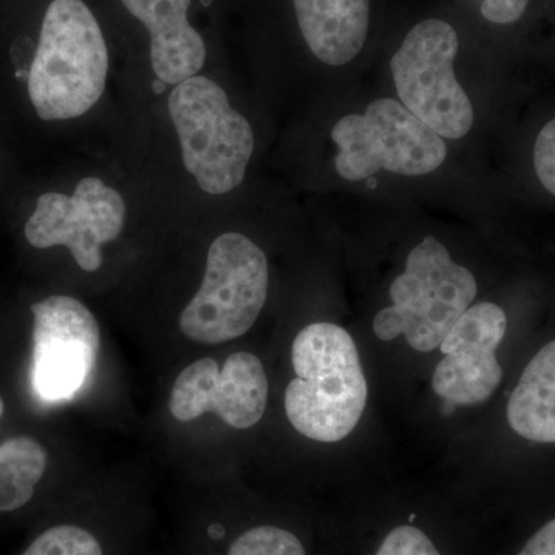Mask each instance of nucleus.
Returning a JSON list of instances; mask_svg holds the SVG:
<instances>
[{
	"label": "nucleus",
	"mask_w": 555,
	"mask_h": 555,
	"mask_svg": "<svg viewBox=\"0 0 555 555\" xmlns=\"http://www.w3.org/2000/svg\"><path fill=\"white\" fill-rule=\"evenodd\" d=\"M518 555H555V518L537 531Z\"/></svg>",
	"instance_id": "21"
},
{
	"label": "nucleus",
	"mask_w": 555,
	"mask_h": 555,
	"mask_svg": "<svg viewBox=\"0 0 555 555\" xmlns=\"http://www.w3.org/2000/svg\"><path fill=\"white\" fill-rule=\"evenodd\" d=\"M339 153L335 169L347 181H363L379 170L422 177L448 155L443 138L389 98L372 102L364 115H347L332 130Z\"/></svg>",
	"instance_id": "6"
},
{
	"label": "nucleus",
	"mask_w": 555,
	"mask_h": 555,
	"mask_svg": "<svg viewBox=\"0 0 555 555\" xmlns=\"http://www.w3.org/2000/svg\"><path fill=\"white\" fill-rule=\"evenodd\" d=\"M377 555H441L429 537L414 526H398L387 534Z\"/></svg>",
	"instance_id": "18"
},
{
	"label": "nucleus",
	"mask_w": 555,
	"mask_h": 555,
	"mask_svg": "<svg viewBox=\"0 0 555 555\" xmlns=\"http://www.w3.org/2000/svg\"><path fill=\"white\" fill-rule=\"evenodd\" d=\"M459 36L448 22L427 20L408 33L390 61L404 107L441 138L460 139L473 129L474 108L455 78Z\"/></svg>",
	"instance_id": "7"
},
{
	"label": "nucleus",
	"mask_w": 555,
	"mask_h": 555,
	"mask_svg": "<svg viewBox=\"0 0 555 555\" xmlns=\"http://www.w3.org/2000/svg\"><path fill=\"white\" fill-rule=\"evenodd\" d=\"M476 297L473 273L455 264L436 236H426L412 248L406 270L390 286L393 305L379 310L374 334L382 341L404 335L412 349L433 352Z\"/></svg>",
	"instance_id": "3"
},
{
	"label": "nucleus",
	"mask_w": 555,
	"mask_h": 555,
	"mask_svg": "<svg viewBox=\"0 0 555 555\" xmlns=\"http://www.w3.org/2000/svg\"><path fill=\"white\" fill-rule=\"evenodd\" d=\"M486 21L496 25L516 24L525 16L531 0H480Z\"/></svg>",
	"instance_id": "20"
},
{
	"label": "nucleus",
	"mask_w": 555,
	"mask_h": 555,
	"mask_svg": "<svg viewBox=\"0 0 555 555\" xmlns=\"http://www.w3.org/2000/svg\"><path fill=\"white\" fill-rule=\"evenodd\" d=\"M46 449L30 437H14L0 444V513H14L31 502L46 474Z\"/></svg>",
	"instance_id": "15"
},
{
	"label": "nucleus",
	"mask_w": 555,
	"mask_h": 555,
	"mask_svg": "<svg viewBox=\"0 0 555 555\" xmlns=\"http://www.w3.org/2000/svg\"><path fill=\"white\" fill-rule=\"evenodd\" d=\"M3 415V401L2 398H0V416Z\"/></svg>",
	"instance_id": "22"
},
{
	"label": "nucleus",
	"mask_w": 555,
	"mask_h": 555,
	"mask_svg": "<svg viewBox=\"0 0 555 555\" xmlns=\"http://www.w3.org/2000/svg\"><path fill=\"white\" fill-rule=\"evenodd\" d=\"M31 385L43 401L69 400L96 366L101 332L89 308L67 295L31 306Z\"/></svg>",
	"instance_id": "8"
},
{
	"label": "nucleus",
	"mask_w": 555,
	"mask_h": 555,
	"mask_svg": "<svg viewBox=\"0 0 555 555\" xmlns=\"http://www.w3.org/2000/svg\"><path fill=\"white\" fill-rule=\"evenodd\" d=\"M506 327V313L499 306H470L441 341L443 360L433 377L437 396L459 406L485 403L494 396L503 377L495 352Z\"/></svg>",
	"instance_id": "11"
},
{
	"label": "nucleus",
	"mask_w": 555,
	"mask_h": 555,
	"mask_svg": "<svg viewBox=\"0 0 555 555\" xmlns=\"http://www.w3.org/2000/svg\"><path fill=\"white\" fill-rule=\"evenodd\" d=\"M534 167L543 188L555 196V119L547 122L537 138Z\"/></svg>",
	"instance_id": "19"
},
{
	"label": "nucleus",
	"mask_w": 555,
	"mask_h": 555,
	"mask_svg": "<svg viewBox=\"0 0 555 555\" xmlns=\"http://www.w3.org/2000/svg\"><path fill=\"white\" fill-rule=\"evenodd\" d=\"M169 112L185 169L199 188L210 195L238 188L255 138L248 120L230 107L225 91L206 76H193L171 91Z\"/></svg>",
	"instance_id": "4"
},
{
	"label": "nucleus",
	"mask_w": 555,
	"mask_h": 555,
	"mask_svg": "<svg viewBox=\"0 0 555 555\" xmlns=\"http://www.w3.org/2000/svg\"><path fill=\"white\" fill-rule=\"evenodd\" d=\"M126 204L101 179L86 178L72 196L46 193L25 224L33 247L65 246L80 269L94 272L102 266L101 246L120 235Z\"/></svg>",
	"instance_id": "9"
},
{
	"label": "nucleus",
	"mask_w": 555,
	"mask_h": 555,
	"mask_svg": "<svg viewBox=\"0 0 555 555\" xmlns=\"http://www.w3.org/2000/svg\"><path fill=\"white\" fill-rule=\"evenodd\" d=\"M295 377L288 383L284 409L291 425L321 443L345 440L367 403V383L356 341L346 328L313 323L292 346Z\"/></svg>",
	"instance_id": "2"
},
{
	"label": "nucleus",
	"mask_w": 555,
	"mask_h": 555,
	"mask_svg": "<svg viewBox=\"0 0 555 555\" xmlns=\"http://www.w3.org/2000/svg\"><path fill=\"white\" fill-rule=\"evenodd\" d=\"M108 46L86 0H49L39 22L28 93L40 119L82 116L101 100L108 75Z\"/></svg>",
	"instance_id": "1"
},
{
	"label": "nucleus",
	"mask_w": 555,
	"mask_h": 555,
	"mask_svg": "<svg viewBox=\"0 0 555 555\" xmlns=\"http://www.w3.org/2000/svg\"><path fill=\"white\" fill-rule=\"evenodd\" d=\"M122 9L147 31L150 64L156 78L179 86L198 75L207 43L189 20L193 0H119Z\"/></svg>",
	"instance_id": "12"
},
{
	"label": "nucleus",
	"mask_w": 555,
	"mask_h": 555,
	"mask_svg": "<svg viewBox=\"0 0 555 555\" xmlns=\"http://www.w3.org/2000/svg\"><path fill=\"white\" fill-rule=\"evenodd\" d=\"M224 555H308L294 532L280 526L261 525L246 529L229 543Z\"/></svg>",
	"instance_id": "17"
},
{
	"label": "nucleus",
	"mask_w": 555,
	"mask_h": 555,
	"mask_svg": "<svg viewBox=\"0 0 555 555\" xmlns=\"http://www.w3.org/2000/svg\"><path fill=\"white\" fill-rule=\"evenodd\" d=\"M506 414L518 436L535 443H555V341L529 361Z\"/></svg>",
	"instance_id": "14"
},
{
	"label": "nucleus",
	"mask_w": 555,
	"mask_h": 555,
	"mask_svg": "<svg viewBox=\"0 0 555 555\" xmlns=\"http://www.w3.org/2000/svg\"><path fill=\"white\" fill-rule=\"evenodd\" d=\"M299 31L313 56L339 67L358 56L366 42L369 0H292Z\"/></svg>",
	"instance_id": "13"
},
{
	"label": "nucleus",
	"mask_w": 555,
	"mask_h": 555,
	"mask_svg": "<svg viewBox=\"0 0 555 555\" xmlns=\"http://www.w3.org/2000/svg\"><path fill=\"white\" fill-rule=\"evenodd\" d=\"M22 555H109L104 540L89 526L57 524L28 545Z\"/></svg>",
	"instance_id": "16"
},
{
	"label": "nucleus",
	"mask_w": 555,
	"mask_h": 555,
	"mask_svg": "<svg viewBox=\"0 0 555 555\" xmlns=\"http://www.w3.org/2000/svg\"><path fill=\"white\" fill-rule=\"evenodd\" d=\"M268 291L264 251L241 233H224L208 248L203 284L182 310L179 327L201 345L233 341L254 326Z\"/></svg>",
	"instance_id": "5"
},
{
	"label": "nucleus",
	"mask_w": 555,
	"mask_h": 555,
	"mask_svg": "<svg viewBox=\"0 0 555 555\" xmlns=\"http://www.w3.org/2000/svg\"><path fill=\"white\" fill-rule=\"evenodd\" d=\"M268 396V375L254 353H232L222 367L214 358H203L179 374L170 412L179 422L215 414L235 429H248L264 415Z\"/></svg>",
	"instance_id": "10"
}]
</instances>
